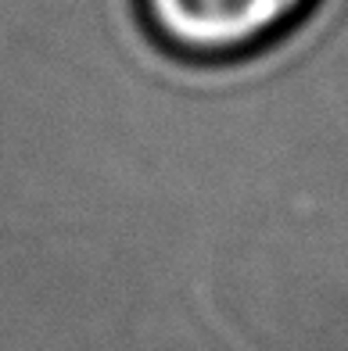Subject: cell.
<instances>
[{
	"mask_svg": "<svg viewBox=\"0 0 348 351\" xmlns=\"http://www.w3.org/2000/svg\"><path fill=\"white\" fill-rule=\"evenodd\" d=\"M137 8L169 54L227 65L270 51L309 19L316 0H137Z\"/></svg>",
	"mask_w": 348,
	"mask_h": 351,
	"instance_id": "obj_1",
	"label": "cell"
}]
</instances>
